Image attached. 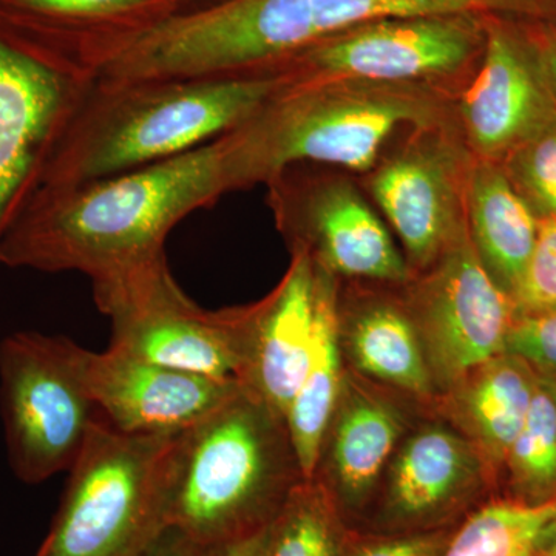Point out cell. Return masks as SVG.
I'll return each mask as SVG.
<instances>
[{"label":"cell","instance_id":"obj_1","mask_svg":"<svg viewBox=\"0 0 556 556\" xmlns=\"http://www.w3.org/2000/svg\"><path fill=\"white\" fill-rule=\"evenodd\" d=\"M244 189L229 134L113 177L38 186L0 241V265L38 273L118 276L164 255L175 226Z\"/></svg>","mask_w":556,"mask_h":556},{"label":"cell","instance_id":"obj_2","mask_svg":"<svg viewBox=\"0 0 556 556\" xmlns=\"http://www.w3.org/2000/svg\"><path fill=\"white\" fill-rule=\"evenodd\" d=\"M283 84L274 75L91 80L38 186L94 181L182 155L239 129Z\"/></svg>","mask_w":556,"mask_h":556},{"label":"cell","instance_id":"obj_3","mask_svg":"<svg viewBox=\"0 0 556 556\" xmlns=\"http://www.w3.org/2000/svg\"><path fill=\"white\" fill-rule=\"evenodd\" d=\"M444 14L556 22V0H228L166 22L150 39V56L166 78L265 75L358 25Z\"/></svg>","mask_w":556,"mask_h":556},{"label":"cell","instance_id":"obj_4","mask_svg":"<svg viewBox=\"0 0 556 556\" xmlns=\"http://www.w3.org/2000/svg\"><path fill=\"white\" fill-rule=\"evenodd\" d=\"M300 471L287 422L243 386L175 434L167 460L169 527L208 551L269 526Z\"/></svg>","mask_w":556,"mask_h":556},{"label":"cell","instance_id":"obj_5","mask_svg":"<svg viewBox=\"0 0 556 556\" xmlns=\"http://www.w3.org/2000/svg\"><path fill=\"white\" fill-rule=\"evenodd\" d=\"M457 91L332 80L285 86L230 131L244 188L294 164L371 172L401 131L457 123Z\"/></svg>","mask_w":556,"mask_h":556},{"label":"cell","instance_id":"obj_6","mask_svg":"<svg viewBox=\"0 0 556 556\" xmlns=\"http://www.w3.org/2000/svg\"><path fill=\"white\" fill-rule=\"evenodd\" d=\"M175 434L124 433L102 415L73 466L36 556H148L169 529Z\"/></svg>","mask_w":556,"mask_h":556},{"label":"cell","instance_id":"obj_7","mask_svg":"<svg viewBox=\"0 0 556 556\" xmlns=\"http://www.w3.org/2000/svg\"><path fill=\"white\" fill-rule=\"evenodd\" d=\"M91 283L94 303L112 325L110 350L206 378H243L255 306L201 308L179 288L166 255Z\"/></svg>","mask_w":556,"mask_h":556},{"label":"cell","instance_id":"obj_8","mask_svg":"<svg viewBox=\"0 0 556 556\" xmlns=\"http://www.w3.org/2000/svg\"><path fill=\"white\" fill-rule=\"evenodd\" d=\"M87 354L60 334L0 340V416L11 470L25 484L68 471L101 416L87 387Z\"/></svg>","mask_w":556,"mask_h":556},{"label":"cell","instance_id":"obj_9","mask_svg":"<svg viewBox=\"0 0 556 556\" xmlns=\"http://www.w3.org/2000/svg\"><path fill=\"white\" fill-rule=\"evenodd\" d=\"M484 42V16L390 17L320 40L265 75L285 86L358 80L459 91L478 67Z\"/></svg>","mask_w":556,"mask_h":556},{"label":"cell","instance_id":"obj_10","mask_svg":"<svg viewBox=\"0 0 556 556\" xmlns=\"http://www.w3.org/2000/svg\"><path fill=\"white\" fill-rule=\"evenodd\" d=\"M408 135L368 172V189L409 262L428 268L468 232L467 189L475 156L457 123Z\"/></svg>","mask_w":556,"mask_h":556},{"label":"cell","instance_id":"obj_11","mask_svg":"<svg viewBox=\"0 0 556 556\" xmlns=\"http://www.w3.org/2000/svg\"><path fill=\"white\" fill-rule=\"evenodd\" d=\"M265 186L291 248L305 249L329 273L390 283L412 277L386 225L345 175L294 164Z\"/></svg>","mask_w":556,"mask_h":556},{"label":"cell","instance_id":"obj_12","mask_svg":"<svg viewBox=\"0 0 556 556\" xmlns=\"http://www.w3.org/2000/svg\"><path fill=\"white\" fill-rule=\"evenodd\" d=\"M178 14V0H0V40L89 84Z\"/></svg>","mask_w":556,"mask_h":556},{"label":"cell","instance_id":"obj_13","mask_svg":"<svg viewBox=\"0 0 556 556\" xmlns=\"http://www.w3.org/2000/svg\"><path fill=\"white\" fill-rule=\"evenodd\" d=\"M412 308L428 365L441 379L456 382L506 353L514 300L486 270L470 232L417 285Z\"/></svg>","mask_w":556,"mask_h":556},{"label":"cell","instance_id":"obj_14","mask_svg":"<svg viewBox=\"0 0 556 556\" xmlns=\"http://www.w3.org/2000/svg\"><path fill=\"white\" fill-rule=\"evenodd\" d=\"M478 67L456 94V121L471 155L501 163L556 118L519 20L484 16Z\"/></svg>","mask_w":556,"mask_h":556},{"label":"cell","instance_id":"obj_15","mask_svg":"<svg viewBox=\"0 0 556 556\" xmlns=\"http://www.w3.org/2000/svg\"><path fill=\"white\" fill-rule=\"evenodd\" d=\"M84 86L0 40V241L38 188Z\"/></svg>","mask_w":556,"mask_h":556},{"label":"cell","instance_id":"obj_16","mask_svg":"<svg viewBox=\"0 0 556 556\" xmlns=\"http://www.w3.org/2000/svg\"><path fill=\"white\" fill-rule=\"evenodd\" d=\"M87 387L113 427L130 434H177L195 426L241 387L126 356L89 351Z\"/></svg>","mask_w":556,"mask_h":556},{"label":"cell","instance_id":"obj_17","mask_svg":"<svg viewBox=\"0 0 556 556\" xmlns=\"http://www.w3.org/2000/svg\"><path fill=\"white\" fill-rule=\"evenodd\" d=\"M328 273L308 251L294 248L280 285L255 306L251 357L240 382L283 419L313 353Z\"/></svg>","mask_w":556,"mask_h":556},{"label":"cell","instance_id":"obj_18","mask_svg":"<svg viewBox=\"0 0 556 556\" xmlns=\"http://www.w3.org/2000/svg\"><path fill=\"white\" fill-rule=\"evenodd\" d=\"M467 223L479 258L511 298L535 248L540 218L503 164L475 159L468 178Z\"/></svg>","mask_w":556,"mask_h":556},{"label":"cell","instance_id":"obj_19","mask_svg":"<svg viewBox=\"0 0 556 556\" xmlns=\"http://www.w3.org/2000/svg\"><path fill=\"white\" fill-rule=\"evenodd\" d=\"M334 277V274L328 273L321 287L313 353L285 416L292 450L305 479H313L317 475L321 447L331 428L342 388L340 318Z\"/></svg>","mask_w":556,"mask_h":556},{"label":"cell","instance_id":"obj_20","mask_svg":"<svg viewBox=\"0 0 556 556\" xmlns=\"http://www.w3.org/2000/svg\"><path fill=\"white\" fill-rule=\"evenodd\" d=\"M478 460L452 431H417L399 452L390 479V506L397 517H430L452 503L475 478Z\"/></svg>","mask_w":556,"mask_h":556},{"label":"cell","instance_id":"obj_21","mask_svg":"<svg viewBox=\"0 0 556 556\" xmlns=\"http://www.w3.org/2000/svg\"><path fill=\"white\" fill-rule=\"evenodd\" d=\"M538 387L535 371L521 358L503 354L473 372L463 408L486 455L504 463L525 426Z\"/></svg>","mask_w":556,"mask_h":556},{"label":"cell","instance_id":"obj_22","mask_svg":"<svg viewBox=\"0 0 556 556\" xmlns=\"http://www.w3.org/2000/svg\"><path fill=\"white\" fill-rule=\"evenodd\" d=\"M350 350L362 371L412 393L430 390V365L413 318L387 303L369 306L350 331Z\"/></svg>","mask_w":556,"mask_h":556},{"label":"cell","instance_id":"obj_23","mask_svg":"<svg viewBox=\"0 0 556 556\" xmlns=\"http://www.w3.org/2000/svg\"><path fill=\"white\" fill-rule=\"evenodd\" d=\"M401 419L378 399L356 397L340 413L331 442L332 478L340 492L361 501L376 484L396 447Z\"/></svg>","mask_w":556,"mask_h":556},{"label":"cell","instance_id":"obj_24","mask_svg":"<svg viewBox=\"0 0 556 556\" xmlns=\"http://www.w3.org/2000/svg\"><path fill=\"white\" fill-rule=\"evenodd\" d=\"M555 519L556 497L489 504L448 540L442 556H535L546 546Z\"/></svg>","mask_w":556,"mask_h":556},{"label":"cell","instance_id":"obj_25","mask_svg":"<svg viewBox=\"0 0 556 556\" xmlns=\"http://www.w3.org/2000/svg\"><path fill=\"white\" fill-rule=\"evenodd\" d=\"M504 463L525 503H546L556 497V405L540 382L525 426Z\"/></svg>","mask_w":556,"mask_h":556},{"label":"cell","instance_id":"obj_26","mask_svg":"<svg viewBox=\"0 0 556 556\" xmlns=\"http://www.w3.org/2000/svg\"><path fill=\"white\" fill-rule=\"evenodd\" d=\"M334 515L313 479H302L270 521L268 556H338Z\"/></svg>","mask_w":556,"mask_h":556},{"label":"cell","instance_id":"obj_27","mask_svg":"<svg viewBox=\"0 0 556 556\" xmlns=\"http://www.w3.org/2000/svg\"><path fill=\"white\" fill-rule=\"evenodd\" d=\"M501 164L538 218H556V118Z\"/></svg>","mask_w":556,"mask_h":556},{"label":"cell","instance_id":"obj_28","mask_svg":"<svg viewBox=\"0 0 556 556\" xmlns=\"http://www.w3.org/2000/svg\"><path fill=\"white\" fill-rule=\"evenodd\" d=\"M511 300L515 317L556 309V218L540 219L535 248Z\"/></svg>","mask_w":556,"mask_h":556},{"label":"cell","instance_id":"obj_29","mask_svg":"<svg viewBox=\"0 0 556 556\" xmlns=\"http://www.w3.org/2000/svg\"><path fill=\"white\" fill-rule=\"evenodd\" d=\"M504 354L521 358L538 376L556 378V309L515 317Z\"/></svg>","mask_w":556,"mask_h":556},{"label":"cell","instance_id":"obj_30","mask_svg":"<svg viewBox=\"0 0 556 556\" xmlns=\"http://www.w3.org/2000/svg\"><path fill=\"white\" fill-rule=\"evenodd\" d=\"M544 86L556 108V22L519 20Z\"/></svg>","mask_w":556,"mask_h":556},{"label":"cell","instance_id":"obj_31","mask_svg":"<svg viewBox=\"0 0 556 556\" xmlns=\"http://www.w3.org/2000/svg\"><path fill=\"white\" fill-rule=\"evenodd\" d=\"M448 538L441 533L396 538L358 548L353 556H442Z\"/></svg>","mask_w":556,"mask_h":556},{"label":"cell","instance_id":"obj_32","mask_svg":"<svg viewBox=\"0 0 556 556\" xmlns=\"http://www.w3.org/2000/svg\"><path fill=\"white\" fill-rule=\"evenodd\" d=\"M269 526L222 546L208 548L204 556H268Z\"/></svg>","mask_w":556,"mask_h":556},{"label":"cell","instance_id":"obj_33","mask_svg":"<svg viewBox=\"0 0 556 556\" xmlns=\"http://www.w3.org/2000/svg\"><path fill=\"white\" fill-rule=\"evenodd\" d=\"M204 548L197 546L185 533L169 527L156 541L148 556H204Z\"/></svg>","mask_w":556,"mask_h":556},{"label":"cell","instance_id":"obj_34","mask_svg":"<svg viewBox=\"0 0 556 556\" xmlns=\"http://www.w3.org/2000/svg\"><path fill=\"white\" fill-rule=\"evenodd\" d=\"M178 16H181V14H193L214 9V7L222 5V3L228 2V0H178Z\"/></svg>","mask_w":556,"mask_h":556},{"label":"cell","instance_id":"obj_35","mask_svg":"<svg viewBox=\"0 0 556 556\" xmlns=\"http://www.w3.org/2000/svg\"><path fill=\"white\" fill-rule=\"evenodd\" d=\"M538 382L541 383L544 388H546V391L548 394H551V397L554 399L555 405H556V378H547V376H538Z\"/></svg>","mask_w":556,"mask_h":556},{"label":"cell","instance_id":"obj_36","mask_svg":"<svg viewBox=\"0 0 556 556\" xmlns=\"http://www.w3.org/2000/svg\"><path fill=\"white\" fill-rule=\"evenodd\" d=\"M556 547V519L554 526H552L551 533H548L547 543L544 548H554Z\"/></svg>","mask_w":556,"mask_h":556},{"label":"cell","instance_id":"obj_37","mask_svg":"<svg viewBox=\"0 0 556 556\" xmlns=\"http://www.w3.org/2000/svg\"><path fill=\"white\" fill-rule=\"evenodd\" d=\"M547 556H556V547H554V548H548V551H547Z\"/></svg>","mask_w":556,"mask_h":556}]
</instances>
